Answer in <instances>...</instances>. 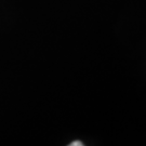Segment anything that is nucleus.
Instances as JSON below:
<instances>
[{
	"label": "nucleus",
	"mask_w": 146,
	"mask_h": 146,
	"mask_svg": "<svg viewBox=\"0 0 146 146\" xmlns=\"http://www.w3.org/2000/svg\"><path fill=\"white\" fill-rule=\"evenodd\" d=\"M69 145L70 146H82L84 145V143H81L80 141H75V142H72Z\"/></svg>",
	"instance_id": "1"
}]
</instances>
